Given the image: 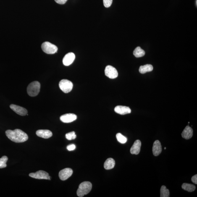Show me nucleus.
Segmentation results:
<instances>
[{
	"label": "nucleus",
	"mask_w": 197,
	"mask_h": 197,
	"mask_svg": "<svg viewBox=\"0 0 197 197\" xmlns=\"http://www.w3.org/2000/svg\"><path fill=\"white\" fill-rule=\"evenodd\" d=\"M6 135L10 140L16 143H24L28 139L27 134L19 129L7 130L6 132Z\"/></svg>",
	"instance_id": "nucleus-1"
},
{
	"label": "nucleus",
	"mask_w": 197,
	"mask_h": 197,
	"mask_svg": "<svg viewBox=\"0 0 197 197\" xmlns=\"http://www.w3.org/2000/svg\"><path fill=\"white\" fill-rule=\"evenodd\" d=\"M92 188V185L91 182H82L79 186L77 190V196L80 197H83L91 191Z\"/></svg>",
	"instance_id": "nucleus-2"
},
{
	"label": "nucleus",
	"mask_w": 197,
	"mask_h": 197,
	"mask_svg": "<svg viewBox=\"0 0 197 197\" xmlns=\"http://www.w3.org/2000/svg\"><path fill=\"white\" fill-rule=\"evenodd\" d=\"M41 85L38 81L32 82L27 87V93L30 96L35 97L38 94L40 91Z\"/></svg>",
	"instance_id": "nucleus-3"
},
{
	"label": "nucleus",
	"mask_w": 197,
	"mask_h": 197,
	"mask_svg": "<svg viewBox=\"0 0 197 197\" xmlns=\"http://www.w3.org/2000/svg\"><path fill=\"white\" fill-rule=\"evenodd\" d=\"M43 51L48 54H53L57 52L58 48L55 45L49 42L43 43L41 46Z\"/></svg>",
	"instance_id": "nucleus-4"
},
{
	"label": "nucleus",
	"mask_w": 197,
	"mask_h": 197,
	"mask_svg": "<svg viewBox=\"0 0 197 197\" xmlns=\"http://www.w3.org/2000/svg\"><path fill=\"white\" fill-rule=\"evenodd\" d=\"M60 88L65 93H68L72 91L73 84L70 81L63 79L60 81L59 84Z\"/></svg>",
	"instance_id": "nucleus-5"
},
{
	"label": "nucleus",
	"mask_w": 197,
	"mask_h": 197,
	"mask_svg": "<svg viewBox=\"0 0 197 197\" xmlns=\"http://www.w3.org/2000/svg\"><path fill=\"white\" fill-rule=\"evenodd\" d=\"M29 176L32 178L38 179H46L51 180V177L47 172L43 171H39L35 173H32Z\"/></svg>",
	"instance_id": "nucleus-6"
},
{
	"label": "nucleus",
	"mask_w": 197,
	"mask_h": 197,
	"mask_svg": "<svg viewBox=\"0 0 197 197\" xmlns=\"http://www.w3.org/2000/svg\"><path fill=\"white\" fill-rule=\"evenodd\" d=\"M105 74L106 76L111 79L117 78L118 76V72L117 69L111 65H108L106 67Z\"/></svg>",
	"instance_id": "nucleus-7"
},
{
	"label": "nucleus",
	"mask_w": 197,
	"mask_h": 197,
	"mask_svg": "<svg viewBox=\"0 0 197 197\" xmlns=\"http://www.w3.org/2000/svg\"><path fill=\"white\" fill-rule=\"evenodd\" d=\"M72 174L73 171L71 169L66 168L61 170L59 172V178L61 180L65 181L70 177Z\"/></svg>",
	"instance_id": "nucleus-8"
},
{
	"label": "nucleus",
	"mask_w": 197,
	"mask_h": 197,
	"mask_svg": "<svg viewBox=\"0 0 197 197\" xmlns=\"http://www.w3.org/2000/svg\"><path fill=\"white\" fill-rule=\"evenodd\" d=\"M77 117L75 114L71 113L67 114L61 116L60 120L65 123H69L76 119Z\"/></svg>",
	"instance_id": "nucleus-9"
},
{
	"label": "nucleus",
	"mask_w": 197,
	"mask_h": 197,
	"mask_svg": "<svg viewBox=\"0 0 197 197\" xmlns=\"http://www.w3.org/2000/svg\"><path fill=\"white\" fill-rule=\"evenodd\" d=\"M75 59V56L74 53L72 52L66 54L63 59L62 62L64 65L69 66L73 62Z\"/></svg>",
	"instance_id": "nucleus-10"
},
{
	"label": "nucleus",
	"mask_w": 197,
	"mask_h": 197,
	"mask_svg": "<svg viewBox=\"0 0 197 197\" xmlns=\"http://www.w3.org/2000/svg\"><path fill=\"white\" fill-rule=\"evenodd\" d=\"M10 108L16 113L21 116H25L27 113V111L25 108L16 105L12 104L10 106Z\"/></svg>",
	"instance_id": "nucleus-11"
},
{
	"label": "nucleus",
	"mask_w": 197,
	"mask_h": 197,
	"mask_svg": "<svg viewBox=\"0 0 197 197\" xmlns=\"http://www.w3.org/2000/svg\"><path fill=\"white\" fill-rule=\"evenodd\" d=\"M114 111L117 113L122 115L130 114L131 112V110L130 108L128 107L122 106H116L115 108Z\"/></svg>",
	"instance_id": "nucleus-12"
},
{
	"label": "nucleus",
	"mask_w": 197,
	"mask_h": 197,
	"mask_svg": "<svg viewBox=\"0 0 197 197\" xmlns=\"http://www.w3.org/2000/svg\"><path fill=\"white\" fill-rule=\"evenodd\" d=\"M162 146L159 140H156L154 143L152 148L153 154L154 156H159L162 152Z\"/></svg>",
	"instance_id": "nucleus-13"
},
{
	"label": "nucleus",
	"mask_w": 197,
	"mask_h": 197,
	"mask_svg": "<svg viewBox=\"0 0 197 197\" xmlns=\"http://www.w3.org/2000/svg\"><path fill=\"white\" fill-rule=\"evenodd\" d=\"M141 146V143L139 140H135L133 146L130 148V153L132 154L137 155L140 153V147Z\"/></svg>",
	"instance_id": "nucleus-14"
},
{
	"label": "nucleus",
	"mask_w": 197,
	"mask_h": 197,
	"mask_svg": "<svg viewBox=\"0 0 197 197\" xmlns=\"http://www.w3.org/2000/svg\"><path fill=\"white\" fill-rule=\"evenodd\" d=\"M193 135V130L189 126H187L184 129L182 134V138L188 140L191 138Z\"/></svg>",
	"instance_id": "nucleus-15"
},
{
	"label": "nucleus",
	"mask_w": 197,
	"mask_h": 197,
	"mask_svg": "<svg viewBox=\"0 0 197 197\" xmlns=\"http://www.w3.org/2000/svg\"><path fill=\"white\" fill-rule=\"evenodd\" d=\"M36 135L41 138L48 139L52 136V133L48 130H39L36 132Z\"/></svg>",
	"instance_id": "nucleus-16"
},
{
	"label": "nucleus",
	"mask_w": 197,
	"mask_h": 197,
	"mask_svg": "<svg viewBox=\"0 0 197 197\" xmlns=\"http://www.w3.org/2000/svg\"><path fill=\"white\" fill-rule=\"evenodd\" d=\"M115 161L112 158H109L106 160L104 165V167L106 170H110L114 167Z\"/></svg>",
	"instance_id": "nucleus-17"
},
{
	"label": "nucleus",
	"mask_w": 197,
	"mask_h": 197,
	"mask_svg": "<svg viewBox=\"0 0 197 197\" xmlns=\"http://www.w3.org/2000/svg\"><path fill=\"white\" fill-rule=\"evenodd\" d=\"M153 66L151 64H146L145 65L140 66L139 72L140 73L144 74L147 72L151 71L153 70Z\"/></svg>",
	"instance_id": "nucleus-18"
},
{
	"label": "nucleus",
	"mask_w": 197,
	"mask_h": 197,
	"mask_svg": "<svg viewBox=\"0 0 197 197\" xmlns=\"http://www.w3.org/2000/svg\"><path fill=\"white\" fill-rule=\"evenodd\" d=\"M145 52L144 50L142 49L140 46L137 47L134 50L133 54L137 58L143 57L145 55Z\"/></svg>",
	"instance_id": "nucleus-19"
},
{
	"label": "nucleus",
	"mask_w": 197,
	"mask_h": 197,
	"mask_svg": "<svg viewBox=\"0 0 197 197\" xmlns=\"http://www.w3.org/2000/svg\"><path fill=\"white\" fill-rule=\"evenodd\" d=\"M182 188L186 191L192 192L194 191L196 189V187L192 184L183 183L182 185Z\"/></svg>",
	"instance_id": "nucleus-20"
},
{
	"label": "nucleus",
	"mask_w": 197,
	"mask_h": 197,
	"mask_svg": "<svg viewBox=\"0 0 197 197\" xmlns=\"http://www.w3.org/2000/svg\"><path fill=\"white\" fill-rule=\"evenodd\" d=\"M170 196V193L168 189L164 185L162 186L160 189L161 197H169Z\"/></svg>",
	"instance_id": "nucleus-21"
},
{
	"label": "nucleus",
	"mask_w": 197,
	"mask_h": 197,
	"mask_svg": "<svg viewBox=\"0 0 197 197\" xmlns=\"http://www.w3.org/2000/svg\"><path fill=\"white\" fill-rule=\"evenodd\" d=\"M116 138H117L118 141L119 143H122V144L126 143L127 141V138L120 133L117 134V135H116Z\"/></svg>",
	"instance_id": "nucleus-22"
},
{
	"label": "nucleus",
	"mask_w": 197,
	"mask_h": 197,
	"mask_svg": "<svg viewBox=\"0 0 197 197\" xmlns=\"http://www.w3.org/2000/svg\"><path fill=\"white\" fill-rule=\"evenodd\" d=\"M8 160L7 156H4L0 159V168H3L7 167L6 162Z\"/></svg>",
	"instance_id": "nucleus-23"
},
{
	"label": "nucleus",
	"mask_w": 197,
	"mask_h": 197,
	"mask_svg": "<svg viewBox=\"0 0 197 197\" xmlns=\"http://www.w3.org/2000/svg\"><path fill=\"white\" fill-rule=\"evenodd\" d=\"M65 137L68 140H71L75 139L76 137V135L75 132H72L66 134Z\"/></svg>",
	"instance_id": "nucleus-24"
},
{
	"label": "nucleus",
	"mask_w": 197,
	"mask_h": 197,
	"mask_svg": "<svg viewBox=\"0 0 197 197\" xmlns=\"http://www.w3.org/2000/svg\"><path fill=\"white\" fill-rule=\"evenodd\" d=\"M112 2V0H103L104 5L106 8L110 7Z\"/></svg>",
	"instance_id": "nucleus-25"
},
{
	"label": "nucleus",
	"mask_w": 197,
	"mask_h": 197,
	"mask_svg": "<svg viewBox=\"0 0 197 197\" xmlns=\"http://www.w3.org/2000/svg\"><path fill=\"white\" fill-rule=\"evenodd\" d=\"M76 147L74 144H71L68 145L67 147V149L69 151H72L75 150Z\"/></svg>",
	"instance_id": "nucleus-26"
},
{
	"label": "nucleus",
	"mask_w": 197,
	"mask_h": 197,
	"mask_svg": "<svg viewBox=\"0 0 197 197\" xmlns=\"http://www.w3.org/2000/svg\"><path fill=\"white\" fill-rule=\"evenodd\" d=\"M54 1L58 4H65L67 0H54Z\"/></svg>",
	"instance_id": "nucleus-27"
},
{
	"label": "nucleus",
	"mask_w": 197,
	"mask_h": 197,
	"mask_svg": "<svg viewBox=\"0 0 197 197\" xmlns=\"http://www.w3.org/2000/svg\"><path fill=\"white\" fill-rule=\"evenodd\" d=\"M191 180H192V182H193V183H194L195 184H196V185H197V174H196V175H195L193 176L192 177Z\"/></svg>",
	"instance_id": "nucleus-28"
},
{
	"label": "nucleus",
	"mask_w": 197,
	"mask_h": 197,
	"mask_svg": "<svg viewBox=\"0 0 197 197\" xmlns=\"http://www.w3.org/2000/svg\"><path fill=\"white\" fill-rule=\"evenodd\" d=\"M197 0H196V6L197 5Z\"/></svg>",
	"instance_id": "nucleus-29"
},
{
	"label": "nucleus",
	"mask_w": 197,
	"mask_h": 197,
	"mask_svg": "<svg viewBox=\"0 0 197 197\" xmlns=\"http://www.w3.org/2000/svg\"><path fill=\"white\" fill-rule=\"evenodd\" d=\"M166 148H165V147L164 148V149H165V150L166 149Z\"/></svg>",
	"instance_id": "nucleus-30"
}]
</instances>
